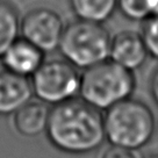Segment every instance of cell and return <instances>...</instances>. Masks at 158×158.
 <instances>
[{
    "mask_svg": "<svg viewBox=\"0 0 158 158\" xmlns=\"http://www.w3.org/2000/svg\"><path fill=\"white\" fill-rule=\"evenodd\" d=\"M144 158H158V152L155 153H150V155H147Z\"/></svg>",
    "mask_w": 158,
    "mask_h": 158,
    "instance_id": "e0dca14e",
    "label": "cell"
},
{
    "mask_svg": "<svg viewBox=\"0 0 158 158\" xmlns=\"http://www.w3.org/2000/svg\"><path fill=\"white\" fill-rule=\"evenodd\" d=\"M77 19L102 23L114 14L118 8V0H69Z\"/></svg>",
    "mask_w": 158,
    "mask_h": 158,
    "instance_id": "8fae6325",
    "label": "cell"
},
{
    "mask_svg": "<svg viewBox=\"0 0 158 158\" xmlns=\"http://www.w3.org/2000/svg\"><path fill=\"white\" fill-rule=\"evenodd\" d=\"M118 8L127 19L145 21L158 13V0H118Z\"/></svg>",
    "mask_w": 158,
    "mask_h": 158,
    "instance_id": "4fadbf2b",
    "label": "cell"
},
{
    "mask_svg": "<svg viewBox=\"0 0 158 158\" xmlns=\"http://www.w3.org/2000/svg\"><path fill=\"white\" fill-rule=\"evenodd\" d=\"M105 136L115 147L136 151L152 139L156 131L155 114L141 100L128 98L106 110Z\"/></svg>",
    "mask_w": 158,
    "mask_h": 158,
    "instance_id": "7a4b0ae2",
    "label": "cell"
},
{
    "mask_svg": "<svg viewBox=\"0 0 158 158\" xmlns=\"http://www.w3.org/2000/svg\"><path fill=\"white\" fill-rule=\"evenodd\" d=\"M50 108L42 101L30 100L14 113L13 124L21 136L34 138L45 133L49 121Z\"/></svg>",
    "mask_w": 158,
    "mask_h": 158,
    "instance_id": "30bf717a",
    "label": "cell"
},
{
    "mask_svg": "<svg viewBox=\"0 0 158 158\" xmlns=\"http://www.w3.org/2000/svg\"><path fill=\"white\" fill-rule=\"evenodd\" d=\"M141 35L148 49L149 56L158 59V13L144 21Z\"/></svg>",
    "mask_w": 158,
    "mask_h": 158,
    "instance_id": "5bb4252c",
    "label": "cell"
},
{
    "mask_svg": "<svg viewBox=\"0 0 158 158\" xmlns=\"http://www.w3.org/2000/svg\"><path fill=\"white\" fill-rule=\"evenodd\" d=\"M30 83L37 100L55 106L79 94L80 74L78 69L65 59H49L31 76Z\"/></svg>",
    "mask_w": 158,
    "mask_h": 158,
    "instance_id": "5b68a950",
    "label": "cell"
},
{
    "mask_svg": "<svg viewBox=\"0 0 158 158\" xmlns=\"http://www.w3.org/2000/svg\"><path fill=\"white\" fill-rule=\"evenodd\" d=\"M100 158H137V156L131 150L112 145L105 150Z\"/></svg>",
    "mask_w": 158,
    "mask_h": 158,
    "instance_id": "9a60e30c",
    "label": "cell"
},
{
    "mask_svg": "<svg viewBox=\"0 0 158 158\" xmlns=\"http://www.w3.org/2000/svg\"><path fill=\"white\" fill-rule=\"evenodd\" d=\"M148 57V49L139 33L123 30L114 35L110 40V60L131 72L142 68Z\"/></svg>",
    "mask_w": 158,
    "mask_h": 158,
    "instance_id": "52a82bcc",
    "label": "cell"
},
{
    "mask_svg": "<svg viewBox=\"0 0 158 158\" xmlns=\"http://www.w3.org/2000/svg\"><path fill=\"white\" fill-rule=\"evenodd\" d=\"M64 29V21L56 10L39 7L21 19L20 35L42 52L51 54L59 48Z\"/></svg>",
    "mask_w": 158,
    "mask_h": 158,
    "instance_id": "8992f818",
    "label": "cell"
},
{
    "mask_svg": "<svg viewBox=\"0 0 158 158\" xmlns=\"http://www.w3.org/2000/svg\"><path fill=\"white\" fill-rule=\"evenodd\" d=\"M44 52L22 37L15 41L1 57L5 70L21 77H31L44 62Z\"/></svg>",
    "mask_w": 158,
    "mask_h": 158,
    "instance_id": "ba28073f",
    "label": "cell"
},
{
    "mask_svg": "<svg viewBox=\"0 0 158 158\" xmlns=\"http://www.w3.org/2000/svg\"><path fill=\"white\" fill-rule=\"evenodd\" d=\"M134 89L133 72L110 59L86 69L80 76V99L99 110L130 98Z\"/></svg>",
    "mask_w": 158,
    "mask_h": 158,
    "instance_id": "3957f363",
    "label": "cell"
},
{
    "mask_svg": "<svg viewBox=\"0 0 158 158\" xmlns=\"http://www.w3.org/2000/svg\"><path fill=\"white\" fill-rule=\"evenodd\" d=\"M47 136L55 148L70 155L97 150L106 139L101 110L83 99H71L50 109Z\"/></svg>",
    "mask_w": 158,
    "mask_h": 158,
    "instance_id": "6da1fadb",
    "label": "cell"
},
{
    "mask_svg": "<svg viewBox=\"0 0 158 158\" xmlns=\"http://www.w3.org/2000/svg\"><path fill=\"white\" fill-rule=\"evenodd\" d=\"M150 93H151L153 101L158 106V68L152 73L151 79H150Z\"/></svg>",
    "mask_w": 158,
    "mask_h": 158,
    "instance_id": "2e32d148",
    "label": "cell"
},
{
    "mask_svg": "<svg viewBox=\"0 0 158 158\" xmlns=\"http://www.w3.org/2000/svg\"><path fill=\"white\" fill-rule=\"evenodd\" d=\"M33 95L31 83L28 78L7 70L0 71V115L14 114L30 101Z\"/></svg>",
    "mask_w": 158,
    "mask_h": 158,
    "instance_id": "9c48e42d",
    "label": "cell"
},
{
    "mask_svg": "<svg viewBox=\"0 0 158 158\" xmlns=\"http://www.w3.org/2000/svg\"><path fill=\"white\" fill-rule=\"evenodd\" d=\"M21 19L13 4L0 0V58L20 37Z\"/></svg>",
    "mask_w": 158,
    "mask_h": 158,
    "instance_id": "7c38bea8",
    "label": "cell"
},
{
    "mask_svg": "<svg viewBox=\"0 0 158 158\" xmlns=\"http://www.w3.org/2000/svg\"><path fill=\"white\" fill-rule=\"evenodd\" d=\"M110 40L102 23L77 19L65 26L58 49L70 64L86 70L109 59Z\"/></svg>",
    "mask_w": 158,
    "mask_h": 158,
    "instance_id": "277c9868",
    "label": "cell"
}]
</instances>
